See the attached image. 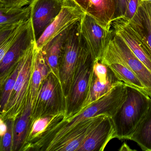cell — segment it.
I'll return each mask as SVG.
<instances>
[{
	"instance_id": "1",
	"label": "cell",
	"mask_w": 151,
	"mask_h": 151,
	"mask_svg": "<svg viewBox=\"0 0 151 151\" xmlns=\"http://www.w3.org/2000/svg\"><path fill=\"white\" fill-rule=\"evenodd\" d=\"M127 91L119 84L109 92L69 118L64 113L52 121L36 139L25 145L22 151H51L52 148L74 127L84 120L99 115L112 117L125 101Z\"/></svg>"
},
{
	"instance_id": "2",
	"label": "cell",
	"mask_w": 151,
	"mask_h": 151,
	"mask_svg": "<svg viewBox=\"0 0 151 151\" xmlns=\"http://www.w3.org/2000/svg\"><path fill=\"white\" fill-rule=\"evenodd\" d=\"M127 97L114 115L111 117L119 139H129L146 113L150 99L146 93L126 86Z\"/></svg>"
},
{
	"instance_id": "3",
	"label": "cell",
	"mask_w": 151,
	"mask_h": 151,
	"mask_svg": "<svg viewBox=\"0 0 151 151\" xmlns=\"http://www.w3.org/2000/svg\"><path fill=\"white\" fill-rule=\"evenodd\" d=\"M94 62L86 41L81 34L78 61L70 92L66 100L65 118L71 117L81 111L88 93Z\"/></svg>"
},
{
	"instance_id": "4",
	"label": "cell",
	"mask_w": 151,
	"mask_h": 151,
	"mask_svg": "<svg viewBox=\"0 0 151 151\" xmlns=\"http://www.w3.org/2000/svg\"><path fill=\"white\" fill-rule=\"evenodd\" d=\"M37 47L34 42L21 60L20 71L9 101L0 118L4 121L15 120L22 113L27 105L30 84L32 66Z\"/></svg>"
},
{
	"instance_id": "5",
	"label": "cell",
	"mask_w": 151,
	"mask_h": 151,
	"mask_svg": "<svg viewBox=\"0 0 151 151\" xmlns=\"http://www.w3.org/2000/svg\"><path fill=\"white\" fill-rule=\"evenodd\" d=\"M66 99L60 82L51 72L42 82L39 90L32 107L31 124L40 117L66 114Z\"/></svg>"
},
{
	"instance_id": "6",
	"label": "cell",
	"mask_w": 151,
	"mask_h": 151,
	"mask_svg": "<svg viewBox=\"0 0 151 151\" xmlns=\"http://www.w3.org/2000/svg\"><path fill=\"white\" fill-rule=\"evenodd\" d=\"M111 29L113 34L122 40L151 71V49L144 25H138L124 16H117L112 23Z\"/></svg>"
},
{
	"instance_id": "7",
	"label": "cell",
	"mask_w": 151,
	"mask_h": 151,
	"mask_svg": "<svg viewBox=\"0 0 151 151\" xmlns=\"http://www.w3.org/2000/svg\"><path fill=\"white\" fill-rule=\"evenodd\" d=\"M80 22L71 28L63 48L59 68V78L67 100L72 86L80 48Z\"/></svg>"
},
{
	"instance_id": "8",
	"label": "cell",
	"mask_w": 151,
	"mask_h": 151,
	"mask_svg": "<svg viewBox=\"0 0 151 151\" xmlns=\"http://www.w3.org/2000/svg\"><path fill=\"white\" fill-rule=\"evenodd\" d=\"M61 11L36 42L37 48L43 47L55 37L81 21L85 13L74 0H63Z\"/></svg>"
},
{
	"instance_id": "9",
	"label": "cell",
	"mask_w": 151,
	"mask_h": 151,
	"mask_svg": "<svg viewBox=\"0 0 151 151\" xmlns=\"http://www.w3.org/2000/svg\"><path fill=\"white\" fill-rule=\"evenodd\" d=\"M122 82L107 65L100 61L94 62L88 93L81 111Z\"/></svg>"
},
{
	"instance_id": "10",
	"label": "cell",
	"mask_w": 151,
	"mask_h": 151,
	"mask_svg": "<svg viewBox=\"0 0 151 151\" xmlns=\"http://www.w3.org/2000/svg\"><path fill=\"white\" fill-rule=\"evenodd\" d=\"M63 3V0H30V19L36 42L59 14Z\"/></svg>"
},
{
	"instance_id": "11",
	"label": "cell",
	"mask_w": 151,
	"mask_h": 151,
	"mask_svg": "<svg viewBox=\"0 0 151 151\" xmlns=\"http://www.w3.org/2000/svg\"><path fill=\"white\" fill-rule=\"evenodd\" d=\"M34 42L36 41L30 18L25 29L0 61L1 88L4 85L26 51Z\"/></svg>"
},
{
	"instance_id": "12",
	"label": "cell",
	"mask_w": 151,
	"mask_h": 151,
	"mask_svg": "<svg viewBox=\"0 0 151 151\" xmlns=\"http://www.w3.org/2000/svg\"><path fill=\"white\" fill-rule=\"evenodd\" d=\"M80 30L89 47L94 62L100 61L113 35V32L102 28L90 16L85 14L80 22Z\"/></svg>"
},
{
	"instance_id": "13",
	"label": "cell",
	"mask_w": 151,
	"mask_h": 151,
	"mask_svg": "<svg viewBox=\"0 0 151 151\" xmlns=\"http://www.w3.org/2000/svg\"><path fill=\"white\" fill-rule=\"evenodd\" d=\"M107 45L138 78L151 98V71L133 53L126 43L113 33Z\"/></svg>"
},
{
	"instance_id": "14",
	"label": "cell",
	"mask_w": 151,
	"mask_h": 151,
	"mask_svg": "<svg viewBox=\"0 0 151 151\" xmlns=\"http://www.w3.org/2000/svg\"><path fill=\"white\" fill-rule=\"evenodd\" d=\"M81 9L101 26L111 31L116 17L115 0H74Z\"/></svg>"
},
{
	"instance_id": "15",
	"label": "cell",
	"mask_w": 151,
	"mask_h": 151,
	"mask_svg": "<svg viewBox=\"0 0 151 151\" xmlns=\"http://www.w3.org/2000/svg\"><path fill=\"white\" fill-rule=\"evenodd\" d=\"M115 138L116 130L112 118L105 116L93 127L78 151H103Z\"/></svg>"
},
{
	"instance_id": "16",
	"label": "cell",
	"mask_w": 151,
	"mask_h": 151,
	"mask_svg": "<svg viewBox=\"0 0 151 151\" xmlns=\"http://www.w3.org/2000/svg\"><path fill=\"white\" fill-rule=\"evenodd\" d=\"M100 61L107 65L118 79L123 82L126 86L132 87L147 94L145 86L138 78L107 45Z\"/></svg>"
},
{
	"instance_id": "17",
	"label": "cell",
	"mask_w": 151,
	"mask_h": 151,
	"mask_svg": "<svg viewBox=\"0 0 151 151\" xmlns=\"http://www.w3.org/2000/svg\"><path fill=\"white\" fill-rule=\"evenodd\" d=\"M106 115H99L81 122L67 133L51 151H78L93 126Z\"/></svg>"
},
{
	"instance_id": "18",
	"label": "cell",
	"mask_w": 151,
	"mask_h": 151,
	"mask_svg": "<svg viewBox=\"0 0 151 151\" xmlns=\"http://www.w3.org/2000/svg\"><path fill=\"white\" fill-rule=\"evenodd\" d=\"M73 26L53 39L40 50L51 73L59 80V68L63 48L70 31Z\"/></svg>"
},
{
	"instance_id": "19",
	"label": "cell",
	"mask_w": 151,
	"mask_h": 151,
	"mask_svg": "<svg viewBox=\"0 0 151 151\" xmlns=\"http://www.w3.org/2000/svg\"><path fill=\"white\" fill-rule=\"evenodd\" d=\"M32 109V102L28 98L25 109L14 121L12 151H22L25 144L30 126Z\"/></svg>"
},
{
	"instance_id": "20",
	"label": "cell",
	"mask_w": 151,
	"mask_h": 151,
	"mask_svg": "<svg viewBox=\"0 0 151 151\" xmlns=\"http://www.w3.org/2000/svg\"><path fill=\"white\" fill-rule=\"evenodd\" d=\"M129 139L136 142L143 151H151V98L146 113Z\"/></svg>"
},
{
	"instance_id": "21",
	"label": "cell",
	"mask_w": 151,
	"mask_h": 151,
	"mask_svg": "<svg viewBox=\"0 0 151 151\" xmlns=\"http://www.w3.org/2000/svg\"><path fill=\"white\" fill-rule=\"evenodd\" d=\"M30 18L29 6L22 8L0 7V29L18 26Z\"/></svg>"
},
{
	"instance_id": "22",
	"label": "cell",
	"mask_w": 151,
	"mask_h": 151,
	"mask_svg": "<svg viewBox=\"0 0 151 151\" xmlns=\"http://www.w3.org/2000/svg\"><path fill=\"white\" fill-rule=\"evenodd\" d=\"M29 20L13 28L0 29V61L18 39L29 22Z\"/></svg>"
},
{
	"instance_id": "23",
	"label": "cell",
	"mask_w": 151,
	"mask_h": 151,
	"mask_svg": "<svg viewBox=\"0 0 151 151\" xmlns=\"http://www.w3.org/2000/svg\"><path fill=\"white\" fill-rule=\"evenodd\" d=\"M63 113H60L55 115L43 116L34 120L31 124L29 130L24 146L35 140L39 137L45 130L49 124Z\"/></svg>"
},
{
	"instance_id": "24",
	"label": "cell",
	"mask_w": 151,
	"mask_h": 151,
	"mask_svg": "<svg viewBox=\"0 0 151 151\" xmlns=\"http://www.w3.org/2000/svg\"><path fill=\"white\" fill-rule=\"evenodd\" d=\"M21 65V60L18 63L14 71L9 76L4 85L1 88V97L0 100V114L4 112L7 104L9 101L10 96L14 90L20 71Z\"/></svg>"
},
{
	"instance_id": "25",
	"label": "cell",
	"mask_w": 151,
	"mask_h": 151,
	"mask_svg": "<svg viewBox=\"0 0 151 151\" xmlns=\"http://www.w3.org/2000/svg\"><path fill=\"white\" fill-rule=\"evenodd\" d=\"M37 50H36L34 62L32 66L29 93V98L30 99L32 102V107L42 83V76H41V73H40V70L38 65L37 58H36Z\"/></svg>"
},
{
	"instance_id": "26",
	"label": "cell",
	"mask_w": 151,
	"mask_h": 151,
	"mask_svg": "<svg viewBox=\"0 0 151 151\" xmlns=\"http://www.w3.org/2000/svg\"><path fill=\"white\" fill-rule=\"evenodd\" d=\"M124 16L138 25L143 26L140 0H129Z\"/></svg>"
},
{
	"instance_id": "27",
	"label": "cell",
	"mask_w": 151,
	"mask_h": 151,
	"mask_svg": "<svg viewBox=\"0 0 151 151\" xmlns=\"http://www.w3.org/2000/svg\"><path fill=\"white\" fill-rule=\"evenodd\" d=\"M7 130L6 132L1 138V151H12L14 139V120L9 119L5 120Z\"/></svg>"
},
{
	"instance_id": "28",
	"label": "cell",
	"mask_w": 151,
	"mask_h": 151,
	"mask_svg": "<svg viewBox=\"0 0 151 151\" xmlns=\"http://www.w3.org/2000/svg\"><path fill=\"white\" fill-rule=\"evenodd\" d=\"M141 9L147 39L151 49V3H141Z\"/></svg>"
},
{
	"instance_id": "29",
	"label": "cell",
	"mask_w": 151,
	"mask_h": 151,
	"mask_svg": "<svg viewBox=\"0 0 151 151\" xmlns=\"http://www.w3.org/2000/svg\"><path fill=\"white\" fill-rule=\"evenodd\" d=\"M36 58H37L38 65L41 73L42 82H43L51 73V70L44 56L42 55L41 51L38 49L37 48V52H36Z\"/></svg>"
},
{
	"instance_id": "30",
	"label": "cell",
	"mask_w": 151,
	"mask_h": 151,
	"mask_svg": "<svg viewBox=\"0 0 151 151\" xmlns=\"http://www.w3.org/2000/svg\"><path fill=\"white\" fill-rule=\"evenodd\" d=\"M29 2L30 0H0V7L22 8Z\"/></svg>"
},
{
	"instance_id": "31",
	"label": "cell",
	"mask_w": 151,
	"mask_h": 151,
	"mask_svg": "<svg viewBox=\"0 0 151 151\" xmlns=\"http://www.w3.org/2000/svg\"><path fill=\"white\" fill-rule=\"evenodd\" d=\"M129 0H118L116 3V16L124 15Z\"/></svg>"
},
{
	"instance_id": "32",
	"label": "cell",
	"mask_w": 151,
	"mask_h": 151,
	"mask_svg": "<svg viewBox=\"0 0 151 151\" xmlns=\"http://www.w3.org/2000/svg\"><path fill=\"white\" fill-rule=\"evenodd\" d=\"M7 130V126L5 121L0 118V136L1 138L6 132Z\"/></svg>"
},
{
	"instance_id": "33",
	"label": "cell",
	"mask_w": 151,
	"mask_h": 151,
	"mask_svg": "<svg viewBox=\"0 0 151 151\" xmlns=\"http://www.w3.org/2000/svg\"><path fill=\"white\" fill-rule=\"evenodd\" d=\"M132 149H130L125 143H124L123 145L121 147V148L119 149V151H132Z\"/></svg>"
},
{
	"instance_id": "34",
	"label": "cell",
	"mask_w": 151,
	"mask_h": 151,
	"mask_svg": "<svg viewBox=\"0 0 151 151\" xmlns=\"http://www.w3.org/2000/svg\"><path fill=\"white\" fill-rule=\"evenodd\" d=\"M141 3H151V0H140Z\"/></svg>"
},
{
	"instance_id": "35",
	"label": "cell",
	"mask_w": 151,
	"mask_h": 151,
	"mask_svg": "<svg viewBox=\"0 0 151 151\" xmlns=\"http://www.w3.org/2000/svg\"><path fill=\"white\" fill-rule=\"evenodd\" d=\"M117 1H118V0H115L116 4V3H117Z\"/></svg>"
}]
</instances>
